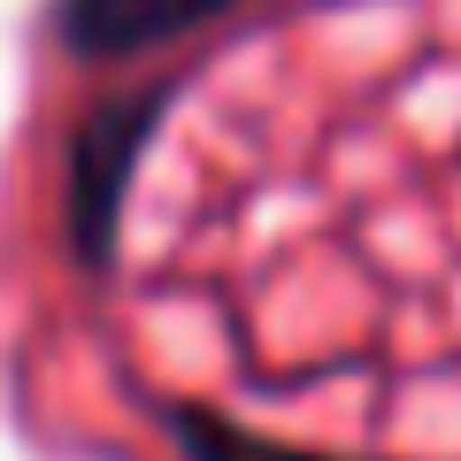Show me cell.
Instances as JSON below:
<instances>
[{
    "label": "cell",
    "instance_id": "cell-1",
    "mask_svg": "<svg viewBox=\"0 0 461 461\" xmlns=\"http://www.w3.org/2000/svg\"><path fill=\"white\" fill-rule=\"evenodd\" d=\"M223 8H239V0H69L62 32L77 54H131V47L193 32V23L223 16Z\"/></svg>",
    "mask_w": 461,
    "mask_h": 461
},
{
    "label": "cell",
    "instance_id": "cell-2",
    "mask_svg": "<svg viewBox=\"0 0 461 461\" xmlns=\"http://www.w3.org/2000/svg\"><path fill=\"white\" fill-rule=\"evenodd\" d=\"M177 430H185V454L193 461H330V454H285L269 438H239L215 415H177Z\"/></svg>",
    "mask_w": 461,
    "mask_h": 461
}]
</instances>
